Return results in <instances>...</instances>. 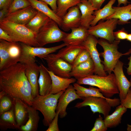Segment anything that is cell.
Masks as SVG:
<instances>
[{"label":"cell","instance_id":"35","mask_svg":"<svg viewBox=\"0 0 131 131\" xmlns=\"http://www.w3.org/2000/svg\"><path fill=\"white\" fill-rule=\"evenodd\" d=\"M13 105V98L6 93L0 98V115L9 110Z\"/></svg>","mask_w":131,"mask_h":131},{"label":"cell","instance_id":"7","mask_svg":"<svg viewBox=\"0 0 131 131\" xmlns=\"http://www.w3.org/2000/svg\"><path fill=\"white\" fill-rule=\"evenodd\" d=\"M22 53L19 62L25 64L29 62L35 61V57L42 59L47 56L56 51L67 45L65 43L49 48L34 47L23 43H20Z\"/></svg>","mask_w":131,"mask_h":131},{"label":"cell","instance_id":"31","mask_svg":"<svg viewBox=\"0 0 131 131\" xmlns=\"http://www.w3.org/2000/svg\"><path fill=\"white\" fill-rule=\"evenodd\" d=\"M9 42L2 39H0V71L11 66L8 50Z\"/></svg>","mask_w":131,"mask_h":131},{"label":"cell","instance_id":"29","mask_svg":"<svg viewBox=\"0 0 131 131\" xmlns=\"http://www.w3.org/2000/svg\"><path fill=\"white\" fill-rule=\"evenodd\" d=\"M73 86L76 93L82 98L89 97L106 98L103 95L99 89L94 88L92 86H90L89 88H86L76 83H74Z\"/></svg>","mask_w":131,"mask_h":131},{"label":"cell","instance_id":"6","mask_svg":"<svg viewBox=\"0 0 131 131\" xmlns=\"http://www.w3.org/2000/svg\"><path fill=\"white\" fill-rule=\"evenodd\" d=\"M120 41L115 40L112 42L102 38L98 40V44L103 48L104 51L99 53L103 58L102 62L105 71L109 74L111 73L119 59L123 54L118 50V45Z\"/></svg>","mask_w":131,"mask_h":131},{"label":"cell","instance_id":"38","mask_svg":"<svg viewBox=\"0 0 131 131\" xmlns=\"http://www.w3.org/2000/svg\"><path fill=\"white\" fill-rule=\"evenodd\" d=\"M104 121L100 115L95 121L94 126L91 131H106L107 129Z\"/></svg>","mask_w":131,"mask_h":131},{"label":"cell","instance_id":"33","mask_svg":"<svg viewBox=\"0 0 131 131\" xmlns=\"http://www.w3.org/2000/svg\"><path fill=\"white\" fill-rule=\"evenodd\" d=\"M81 0H57V15L61 18L69 8L77 5Z\"/></svg>","mask_w":131,"mask_h":131},{"label":"cell","instance_id":"41","mask_svg":"<svg viewBox=\"0 0 131 131\" xmlns=\"http://www.w3.org/2000/svg\"><path fill=\"white\" fill-rule=\"evenodd\" d=\"M120 104L126 108L131 109V90H128L125 98L121 101Z\"/></svg>","mask_w":131,"mask_h":131},{"label":"cell","instance_id":"1","mask_svg":"<svg viewBox=\"0 0 131 131\" xmlns=\"http://www.w3.org/2000/svg\"><path fill=\"white\" fill-rule=\"evenodd\" d=\"M25 65L19 62L0 71V91L12 98L20 99L32 106L33 98L30 84L25 73Z\"/></svg>","mask_w":131,"mask_h":131},{"label":"cell","instance_id":"23","mask_svg":"<svg viewBox=\"0 0 131 131\" xmlns=\"http://www.w3.org/2000/svg\"><path fill=\"white\" fill-rule=\"evenodd\" d=\"M0 118V128L2 131L8 129H19L14 112V106L9 110L1 114Z\"/></svg>","mask_w":131,"mask_h":131},{"label":"cell","instance_id":"47","mask_svg":"<svg viewBox=\"0 0 131 131\" xmlns=\"http://www.w3.org/2000/svg\"><path fill=\"white\" fill-rule=\"evenodd\" d=\"M130 54H131V48L127 52L123 54V55H128ZM128 59L129 61L128 64V66L127 68V72L128 75H131V56Z\"/></svg>","mask_w":131,"mask_h":131},{"label":"cell","instance_id":"54","mask_svg":"<svg viewBox=\"0 0 131 131\" xmlns=\"http://www.w3.org/2000/svg\"><path fill=\"white\" fill-rule=\"evenodd\" d=\"M104 0L105 1V0Z\"/></svg>","mask_w":131,"mask_h":131},{"label":"cell","instance_id":"19","mask_svg":"<svg viewBox=\"0 0 131 131\" xmlns=\"http://www.w3.org/2000/svg\"><path fill=\"white\" fill-rule=\"evenodd\" d=\"M52 81L51 90L49 94H55L61 91L65 90L71 83H74L77 79L74 78H64L58 76L48 69Z\"/></svg>","mask_w":131,"mask_h":131},{"label":"cell","instance_id":"32","mask_svg":"<svg viewBox=\"0 0 131 131\" xmlns=\"http://www.w3.org/2000/svg\"><path fill=\"white\" fill-rule=\"evenodd\" d=\"M11 66L19 62L22 51L18 42H9L8 48Z\"/></svg>","mask_w":131,"mask_h":131},{"label":"cell","instance_id":"48","mask_svg":"<svg viewBox=\"0 0 131 131\" xmlns=\"http://www.w3.org/2000/svg\"><path fill=\"white\" fill-rule=\"evenodd\" d=\"M8 9L3 8L0 10V22L3 21L4 18L8 13Z\"/></svg>","mask_w":131,"mask_h":131},{"label":"cell","instance_id":"25","mask_svg":"<svg viewBox=\"0 0 131 131\" xmlns=\"http://www.w3.org/2000/svg\"><path fill=\"white\" fill-rule=\"evenodd\" d=\"M31 6L38 11H39L55 21L60 27L62 21L61 18L58 16L52 9L48 6L45 2L40 0H28Z\"/></svg>","mask_w":131,"mask_h":131},{"label":"cell","instance_id":"49","mask_svg":"<svg viewBox=\"0 0 131 131\" xmlns=\"http://www.w3.org/2000/svg\"><path fill=\"white\" fill-rule=\"evenodd\" d=\"M118 2V7H120L121 4H123L124 6L127 5L128 3H130L128 0H117Z\"/></svg>","mask_w":131,"mask_h":131},{"label":"cell","instance_id":"30","mask_svg":"<svg viewBox=\"0 0 131 131\" xmlns=\"http://www.w3.org/2000/svg\"><path fill=\"white\" fill-rule=\"evenodd\" d=\"M49 18L43 13L38 11L36 15L25 26L36 33Z\"/></svg>","mask_w":131,"mask_h":131},{"label":"cell","instance_id":"12","mask_svg":"<svg viewBox=\"0 0 131 131\" xmlns=\"http://www.w3.org/2000/svg\"><path fill=\"white\" fill-rule=\"evenodd\" d=\"M38 12V11L31 5L26 8L8 13L3 21H9L25 25L34 17Z\"/></svg>","mask_w":131,"mask_h":131},{"label":"cell","instance_id":"8","mask_svg":"<svg viewBox=\"0 0 131 131\" xmlns=\"http://www.w3.org/2000/svg\"><path fill=\"white\" fill-rule=\"evenodd\" d=\"M118 19L111 18L105 21H100L97 24L90 26L88 29L90 34L105 39L110 42L115 40L114 30L118 24Z\"/></svg>","mask_w":131,"mask_h":131},{"label":"cell","instance_id":"5","mask_svg":"<svg viewBox=\"0 0 131 131\" xmlns=\"http://www.w3.org/2000/svg\"><path fill=\"white\" fill-rule=\"evenodd\" d=\"M57 24L49 18L36 33L39 47L63 41L68 34L61 30Z\"/></svg>","mask_w":131,"mask_h":131},{"label":"cell","instance_id":"50","mask_svg":"<svg viewBox=\"0 0 131 131\" xmlns=\"http://www.w3.org/2000/svg\"><path fill=\"white\" fill-rule=\"evenodd\" d=\"M126 40L127 41L131 42V33H128Z\"/></svg>","mask_w":131,"mask_h":131},{"label":"cell","instance_id":"4","mask_svg":"<svg viewBox=\"0 0 131 131\" xmlns=\"http://www.w3.org/2000/svg\"><path fill=\"white\" fill-rule=\"evenodd\" d=\"M0 28L10 36L14 42H19L30 46L39 47L36 33L25 25L3 21L0 22Z\"/></svg>","mask_w":131,"mask_h":131},{"label":"cell","instance_id":"14","mask_svg":"<svg viewBox=\"0 0 131 131\" xmlns=\"http://www.w3.org/2000/svg\"><path fill=\"white\" fill-rule=\"evenodd\" d=\"M81 14L78 6L76 5L69 8L61 18L60 27L63 31H68L81 26Z\"/></svg>","mask_w":131,"mask_h":131},{"label":"cell","instance_id":"42","mask_svg":"<svg viewBox=\"0 0 131 131\" xmlns=\"http://www.w3.org/2000/svg\"><path fill=\"white\" fill-rule=\"evenodd\" d=\"M0 39H2L9 42H14L10 36L0 28Z\"/></svg>","mask_w":131,"mask_h":131},{"label":"cell","instance_id":"45","mask_svg":"<svg viewBox=\"0 0 131 131\" xmlns=\"http://www.w3.org/2000/svg\"><path fill=\"white\" fill-rule=\"evenodd\" d=\"M13 0H0V9H8Z\"/></svg>","mask_w":131,"mask_h":131},{"label":"cell","instance_id":"43","mask_svg":"<svg viewBox=\"0 0 131 131\" xmlns=\"http://www.w3.org/2000/svg\"><path fill=\"white\" fill-rule=\"evenodd\" d=\"M106 100L111 107H116L120 104L121 101L119 98L111 99L107 98Z\"/></svg>","mask_w":131,"mask_h":131},{"label":"cell","instance_id":"36","mask_svg":"<svg viewBox=\"0 0 131 131\" xmlns=\"http://www.w3.org/2000/svg\"><path fill=\"white\" fill-rule=\"evenodd\" d=\"M31 5L28 0H13L8 9V13L24 8Z\"/></svg>","mask_w":131,"mask_h":131},{"label":"cell","instance_id":"40","mask_svg":"<svg viewBox=\"0 0 131 131\" xmlns=\"http://www.w3.org/2000/svg\"><path fill=\"white\" fill-rule=\"evenodd\" d=\"M128 34V32L124 28L114 32L115 40L117 41L126 39Z\"/></svg>","mask_w":131,"mask_h":131},{"label":"cell","instance_id":"11","mask_svg":"<svg viewBox=\"0 0 131 131\" xmlns=\"http://www.w3.org/2000/svg\"><path fill=\"white\" fill-rule=\"evenodd\" d=\"M44 59L47 63L48 69L55 74L62 78L71 77L70 73L72 69V65L61 58L54 57L51 54Z\"/></svg>","mask_w":131,"mask_h":131},{"label":"cell","instance_id":"28","mask_svg":"<svg viewBox=\"0 0 131 131\" xmlns=\"http://www.w3.org/2000/svg\"><path fill=\"white\" fill-rule=\"evenodd\" d=\"M127 110V109L121 105L118 106L112 114L105 118L104 120L107 127L112 128L118 125L121 123L123 115Z\"/></svg>","mask_w":131,"mask_h":131},{"label":"cell","instance_id":"37","mask_svg":"<svg viewBox=\"0 0 131 131\" xmlns=\"http://www.w3.org/2000/svg\"><path fill=\"white\" fill-rule=\"evenodd\" d=\"M90 58L91 56L89 51L84 48L74 60L72 65V68L77 65L87 61Z\"/></svg>","mask_w":131,"mask_h":131},{"label":"cell","instance_id":"13","mask_svg":"<svg viewBox=\"0 0 131 131\" xmlns=\"http://www.w3.org/2000/svg\"><path fill=\"white\" fill-rule=\"evenodd\" d=\"M123 64L122 62L119 60L113 71L115 76L121 101L125 98L131 86L130 81L124 73L123 68Z\"/></svg>","mask_w":131,"mask_h":131},{"label":"cell","instance_id":"3","mask_svg":"<svg viewBox=\"0 0 131 131\" xmlns=\"http://www.w3.org/2000/svg\"><path fill=\"white\" fill-rule=\"evenodd\" d=\"M76 83L98 87L106 97L110 98L119 92L114 74H109L105 76L93 74L77 80Z\"/></svg>","mask_w":131,"mask_h":131},{"label":"cell","instance_id":"53","mask_svg":"<svg viewBox=\"0 0 131 131\" xmlns=\"http://www.w3.org/2000/svg\"><path fill=\"white\" fill-rule=\"evenodd\" d=\"M88 0L91 2V0Z\"/></svg>","mask_w":131,"mask_h":131},{"label":"cell","instance_id":"26","mask_svg":"<svg viewBox=\"0 0 131 131\" xmlns=\"http://www.w3.org/2000/svg\"><path fill=\"white\" fill-rule=\"evenodd\" d=\"M28 119L24 125L20 127L19 130L22 131H36L40 119L37 110L28 105L27 106Z\"/></svg>","mask_w":131,"mask_h":131},{"label":"cell","instance_id":"27","mask_svg":"<svg viewBox=\"0 0 131 131\" xmlns=\"http://www.w3.org/2000/svg\"><path fill=\"white\" fill-rule=\"evenodd\" d=\"M116 0H110L102 8L94 11L93 15L95 17L90 23L91 26L95 25L100 20H105L115 13V9L112 6Z\"/></svg>","mask_w":131,"mask_h":131},{"label":"cell","instance_id":"15","mask_svg":"<svg viewBox=\"0 0 131 131\" xmlns=\"http://www.w3.org/2000/svg\"><path fill=\"white\" fill-rule=\"evenodd\" d=\"M82 98L76 93L73 86L70 84L60 97L58 101L56 112L59 111V116L62 118L67 115L66 111L69 104L77 99Z\"/></svg>","mask_w":131,"mask_h":131},{"label":"cell","instance_id":"39","mask_svg":"<svg viewBox=\"0 0 131 131\" xmlns=\"http://www.w3.org/2000/svg\"><path fill=\"white\" fill-rule=\"evenodd\" d=\"M56 114L53 119L49 126L46 131H59L58 124V120L59 116V111L56 112Z\"/></svg>","mask_w":131,"mask_h":131},{"label":"cell","instance_id":"46","mask_svg":"<svg viewBox=\"0 0 131 131\" xmlns=\"http://www.w3.org/2000/svg\"><path fill=\"white\" fill-rule=\"evenodd\" d=\"M104 1V0H91V2L93 6L97 10L100 8Z\"/></svg>","mask_w":131,"mask_h":131},{"label":"cell","instance_id":"51","mask_svg":"<svg viewBox=\"0 0 131 131\" xmlns=\"http://www.w3.org/2000/svg\"><path fill=\"white\" fill-rule=\"evenodd\" d=\"M127 131H131V125L127 124Z\"/></svg>","mask_w":131,"mask_h":131},{"label":"cell","instance_id":"24","mask_svg":"<svg viewBox=\"0 0 131 131\" xmlns=\"http://www.w3.org/2000/svg\"><path fill=\"white\" fill-rule=\"evenodd\" d=\"M115 9V13L105 20L111 18L118 19V24L125 25L130 23L131 19V4L121 7H113Z\"/></svg>","mask_w":131,"mask_h":131},{"label":"cell","instance_id":"16","mask_svg":"<svg viewBox=\"0 0 131 131\" xmlns=\"http://www.w3.org/2000/svg\"><path fill=\"white\" fill-rule=\"evenodd\" d=\"M25 64V74L30 84L33 98L39 94L38 78L40 74V66L35 61L28 62Z\"/></svg>","mask_w":131,"mask_h":131},{"label":"cell","instance_id":"20","mask_svg":"<svg viewBox=\"0 0 131 131\" xmlns=\"http://www.w3.org/2000/svg\"><path fill=\"white\" fill-rule=\"evenodd\" d=\"M40 75L38 80L39 86V94L42 96L49 94L52 81L48 69L42 64H40Z\"/></svg>","mask_w":131,"mask_h":131},{"label":"cell","instance_id":"9","mask_svg":"<svg viewBox=\"0 0 131 131\" xmlns=\"http://www.w3.org/2000/svg\"><path fill=\"white\" fill-rule=\"evenodd\" d=\"M97 44L98 40L96 37L89 34L81 45L87 49L90 53L94 64L95 74L102 76H106L107 75L104 70L103 64L100 57V54L97 48Z\"/></svg>","mask_w":131,"mask_h":131},{"label":"cell","instance_id":"10","mask_svg":"<svg viewBox=\"0 0 131 131\" xmlns=\"http://www.w3.org/2000/svg\"><path fill=\"white\" fill-rule=\"evenodd\" d=\"M107 98L97 97L82 98V99L83 101L77 103L74 107L79 108L89 106L93 114L101 113L105 118L109 115L111 107L106 100Z\"/></svg>","mask_w":131,"mask_h":131},{"label":"cell","instance_id":"52","mask_svg":"<svg viewBox=\"0 0 131 131\" xmlns=\"http://www.w3.org/2000/svg\"><path fill=\"white\" fill-rule=\"evenodd\" d=\"M130 83H131V86L130 89L131 90V77L130 78Z\"/></svg>","mask_w":131,"mask_h":131},{"label":"cell","instance_id":"22","mask_svg":"<svg viewBox=\"0 0 131 131\" xmlns=\"http://www.w3.org/2000/svg\"><path fill=\"white\" fill-rule=\"evenodd\" d=\"M95 66L93 61L90 58L72 69L70 73L71 77L77 79L93 74Z\"/></svg>","mask_w":131,"mask_h":131},{"label":"cell","instance_id":"44","mask_svg":"<svg viewBox=\"0 0 131 131\" xmlns=\"http://www.w3.org/2000/svg\"><path fill=\"white\" fill-rule=\"evenodd\" d=\"M46 3L50 7L51 9L56 13L57 9V0H40Z\"/></svg>","mask_w":131,"mask_h":131},{"label":"cell","instance_id":"17","mask_svg":"<svg viewBox=\"0 0 131 131\" xmlns=\"http://www.w3.org/2000/svg\"><path fill=\"white\" fill-rule=\"evenodd\" d=\"M88 29L81 25L72 28L71 32L68 33L63 41L67 45H81L90 34Z\"/></svg>","mask_w":131,"mask_h":131},{"label":"cell","instance_id":"2","mask_svg":"<svg viewBox=\"0 0 131 131\" xmlns=\"http://www.w3.org/2000/svg\"><path fill=\"white\" fill-rule=\"evenodd\" d=\"M65 90L56 94H49L44 96L39 94L33 98L31 106L42 114L43 123L45 126H49L53 119L58 99Z\"/></svg>","mask_w":131,"mask_h":131},{"label":"cell","instance_id":"34","mask_svg":"<svg viewBox=\"0 0 131 131\" xmlns=\"http://www.w3.org/2000/svg\"><path fill=\"white\" fill-rule=\"evenodd\" d=\"M84 48L82 45H70L68 51L60 58H62L72 66L77 56Z\"/></svg>","mask_w":131,"mask_h":131},{"label":"cell","instance_id":"21","mask_svg":"<svg viewBox=\"0 0 131 131\" xmlns=\"http://www.w3.org/2000/svg\"><path fill=\"white\" fill-rule=\"evenodd\" d=\"M14 106V112L16 120L18 126L25 125L28 119V105L20 99L12 98Z\"/></svg>","mask_w":131,"mask_h":131},{"label":"cell","instance_id":"18","mask_svg":"<svg viewBox=\"0 0 131 131\" xmlns=\"http://www.w3.org/2000/svg\"><path fill=\"white\" fill-rule=\"evenodd\" d=\"M77 5L81 14V25L88 29L95 17L93 14L94 11L96 9L88 0H82Z\"/></svg>","mask_w":131,"mask_h":131}]
</instances>
